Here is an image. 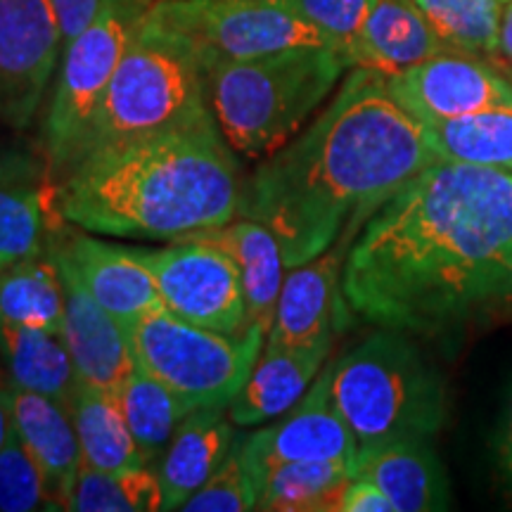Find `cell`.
Instances as JSON below:
<instances>
[{
    "instance_id": "obj_11",
    "label": "cell",
    "mask_w": 512,
    "mask_h": 512,
    "mask_svg": "<svg viewBox=\"0 0 512 512\" xmlns=\"http://www.w3.org/2000/svg\"><path fill=\"white\" fill-rule=\"evenodd\" d=\"M62 29L53 0H0V121L29 128L60 67Z\"/></svg>"
},
{
    "instance_id": "obj_3",
    "label": "cell",
    "mask_w": 512,
    "mask_h": 512,
    "mask_svg": "<svg viewBox=\"0 0 512 512\" xmlns=\"http://www.w3.org/2000/svg\"><path fill=\"white\" fill-rule=\"evenodd\" d=\"M242 185L235 150L209 112L91 150L62 174L55 204L86 233L176 242L233 221Z\"/></svg>"
},
{
    "instance_id": "obj_21",
    "label": "cell",
    "mask_w": 512,
    "mask_h": 512,
    "mask_svg": "<svg viewBox=\"0 0 512 512\" xmlns=\"http://www.w3.org/2000/svg\"><path fill=\"white\" fill-rule=\"evenodd\" d=\"M446 50L413 0H375L349 50V62L392 76Z\"/></svg>"
},
{
    "instance_id": "obj_28",
    "label": "cell",
    "mask_w": 512,
    "mask_h": 512,
    "mask_svg": "<svg viewBox=\"0 0 512 512\" xmlns=\"http://www.w3.org/2000/svg\"><path fill=\"white\" fill-rule=\"evenodd\" d=\"M356 470L342 463H285L268 472L256 510L337 512Z\"/></svg>"
},
{
    "instance_id": "obj_30",
    "label": "cell",
    "mask_w": 512,
    "mask_h": 512,
    "mask_svg": "<svg viewBox=\"0 0 512 512\" xmlns=\"http://www.w3.org/2000/svg\"><path fill=\"white\" fill-rule=\"evenodd\" d=\"M74 512H159L164 494L159 475L147 465L121 472L81 467L69 508Z\"/></svg>"
},
{
    "instance_id": "obj_13",
    "label": "cell",
    "mask_w": 512,
    "mask_h": 512,
    "mask_svg": "<svg viewBox=\"0 0 512 512\" xmlns=\"http://www.w3.org/2000/svg\"><path fill=\"white\" fill-rule=\"evenodd\" d=\"M387 88L422 126L486 110H512V83L479 57L453 50L387 76Z\"/></svg>"
},
{
    "instance_id": "obj_2",
    "label": "cell",
    "mask_w": 512,
    "mask_h": 512,
    "mask_svg": "<svg viewBox=\"0 0 512 512\" xmlns=\"http://www.w3.org/2000/svg\"><path fill=\"white\" fill-rule=\"evenodd\" d=\"M434 162L425 126L392 98L387 76L354 67L306 131L259 159L242 185L240 216L273 230L290 271L339 240L354 242Z\"/></svg>"
},
{
    "instance_id": "obj_5",
    "label": "cell",
    "mask_w": 512,
    "mask_h": 512,
    "mask_svg": "<svg viewBox=\"0 0 512 512\" xmlns=\"http://www.w3.org/2000/svg\"><path fill=\"white\" fill-rule=\"evenodd\" d=\"M209 112L202 60L183 36L145 12L67 171L102 145L164 131Z\"/></svg>"
},
{
    "instance_id": "obj_9",
    "label": "cell",
    "mask_w": 512,
    "mask_h": 512,
    "mask_svg": "<svg viewBox=\"0 0 512 512\" xmlns=\"http://www.w3.org/2000/svg\"><path fill=\"white\" fill-rule=\"evenodd\" d=\"M147 12L183 36L204 69L287 48H335L328 36L273 0H157Z\"/></svg>"
},
{
    "instance_id": "obj_32",
    "label": "cell",
    "mask_w": 512,
    "mask_h": 512,
    "mask_svg": "<svg viewBox=\"0 0 512 512\" xmlns=\"http://www.w3.org/2000/svg\"><path fill=\"white\" fill-rule=\"evenodd\" d=\"M60 510L41 465L17 432L0 448V512Z\"/></svg>"
},
{
    "instance_id": "obj_24",
    "label": "cell",
    "mask_w": 512,
    "mask_h": 512,
    "mask_svg": "<svg viewBox=\"0 0 512 512\" xmlns=\"http://www.w3.org/2000/svg\"><path fill=\"white\" fill-rule=\"evenodd\" d=\"M72 415L79 434L83 467L100 472H121L145 465L143 453L128 430L117 392L76 384Z\"/></svg>"
},
{
    "instance_id": "obj_36",
    "label": "cell",
    "mask_w": 512,
    "mask_h": 512,
    "mask_svg": "<svg viewBox=\"0 0 512 512\" xmlns=\"http://www.w3.org/2000/svg\"><path fill=\"white\" fill-rule=\"evenodd\" d=\"M337 512H396L394 503L370 479L354 475L339 498Z\"/></svg>"
},
{
    "instance_id": "obj_22",
    "label": "cell",
    "mask_w": 512,
    "mask_h": 512,
    "mask_svg": "<svg viewBox=\"0 0 512 512\" xmlns=\"http://www.w3.org/2000/svg\"><path fill=\"white\" fill-rule=\"evenodd\" d=\"M356 475L387 494L396 512H432L448 508L446 479L427 439H399L361 446Z\"/></svg>"
},
{
    "instance_id": "obj_25",
    "label": "cell",
    "mask_w": 512,
    "mask_h": 512,
    "mask_svg": "<svg viewBox=\"0 0 512 512\" xmlns=\"http://www.w3.org/2000/svg\"><path fill=\"white\" fill-rule=\"evenodd\" d=\"M62 320L64 285L53 252L0 271V323L60 332Z\"/></svg>"
},
{
    "instance_id": "obj_38",
    "label": "cell",
    "mask_w": 512,
    "mask_h": 512,
    "mask_svg": "<svg viewBox=\"0 0 512 512\" xmlns=\"http://www.w3.org/2000/svg\"><path fill=\"white\" fill-rule=\"evenodd\" d=\"M498 57L512 67V0H505L503 17H501V31H498Z\"/></svg>"
},
{
    "instance_id": "obj_23",
    "label": "cell",
    "mask_w": 512,
    "mask_h": 512,
    "mask_svg": "<svg viewBox=\"0 0 512 512\" xmlns=\"http://www.w3.org/2000/svg\"><path fill=\"white\" fill-rule=\"evenodd\" d=\"M0 356L12 387L72 403L79 377L62 332L0 323Z\"/></svg>"
},
{
    "instance_id": "obj_17",
    "label": "cell",
    "mask_w": 512,
    "mask_h": 512,
    "mask_svg": "<svg viewBox=\"0 0 512 512\" xmlns=\"http://www.w3.org/2000/svg\"><path fill=\"white\" fill-rule=\"evenodd\" d=\"M10 396L15 432L41 465L55 503L67 510L83 467L72 403L17 387Z\"/></svg>"
},
{
    "instance_id": "obj_29",
    "label": "cell",
    "mask_w": 512,
    "mask_h": 512,
    "mask_svg": "<svg viewBox=\"0 0 512 512\" xmlns=\"http://www.w3.org/2000/svg\"><path fill=\"white\" fill-rule=\"evenodd\" d=\"M430 27L453 53L498 55L505 0H413Z\"/></svg>"
},
{
    "instance_id": "obj_35",
    "label": "cell",
    "mask_w": 512,
    "mask_h": 512,
    "mask_svg": "<svg viewBox=\"0 0 512 512\" xmlns=\"http://www.w3.org/2000/svg\"><path fill=\"white\" fill-rule=\"evenodd\" d=\"M110 0H53V8L62 29L64 46L86 31Z\"/></svg>"
},
{
    "instance_id": "obj_7",
    "label": "cell",
    "mask_w": 512,
    "mask_h": 512,
    "mask_svg": "<svg viewBox=\"0 0 512 512\" xmlns=\"http://www.w3.org/2000/svg\"><path fill=\"white\" fill-rule=\"evenodd\" d=\"M136 366L195 408L228 406L252 375L266 332L226 335L192 325L164 309L126 325Z\"/></svg>"
},
{
    "instance_id": "obj_15",
    "label": "cell",
    "mask_w": 512,
    "mask_h": 512,
    "mask_svg": "<svg viewBox=\"0 0 512 512\" xmlns=\"http://www.w3.org/2000/svg\"><path fill=\"white\" fill-rule=\"evenodd\" d=\"M53 252L72 268L95 302L121 320L124 328L164 306L152 271L136 249L72 233L55 245Z\"/></svg>"
},
{
    "instance_id": "obj_39",
    "label": "cell",
    "mask_w": 512,
    "mask_h": 512,
    "mask_svg": "<svg viewBox=\"0 0 512 512\" xmlns=\"http://www.w3.org/2000/svg\"><path fill=\"white\" fill-rule=\"evenodd\" d=\"M12 432H15V422H12V396L8 389L0 387V448L5 446V441L10 439Z\"/></svg>"
},
{
    "instance_id": "obj_14",
    "label": "cell",
    "mask_w": 512,
    "mask_h": 512,
    "mask_svg": "<svg viewBox=\"0 0 512 512\" xmlns=\"http://www.w3.org/2000/svg\"><path fill=\"white\" fill-rule=\"evenodd\" d=\"M55 259L60 264L64 285V320L60 332L72 354L76 377L88 387L117 392L128 375L138 368L124 323L95 302L60 256L55 254Z\"/></svg>"
},
{
    "instance_id": "obj_12",
    "label": "cell",
    "mask_w": 512,
    "mask_h": 512,
    "mask_svg": "<svg viewBox=\"0 0 512 512\" xmlns=\"http://www.w3.org/2000/svg\"><path fill=\"white\" fill-rule=\"evenodd\" d=\"M358 439L330 396L328 368L278 425L242 439L249 477L261 496L268 472L285 463H342L356 470Z\"/></svg>"
},
{
    "instance_id": "obj_40",
    "label": "cell",
    "mask_w": 512,
    "mask_h": 512,
    "mask_svg": "<svg viewBox=\"0 0 512 512\" xmlns=\"http://www.w3.org/2000/svg\"><path fill=\"white\" fill-rule=\"evenodd\" d=\"M501 458H503V467H505V470H508V475L512 477V403H510L508 422H505L503 444H501Z\"/></svg>"
},
{
    "instance_id": "obj_37",
    "label": "cell",
    "mask_w": 512,
    "mask_h": 512,
    "mask_svg": "<svg viewBox=\"0 0 512 512\" xmlns=\"http://www.w3.org/2000/svg\"><path fill=\"white\" fill-rule=\"evenodd\" d=\"M36 176V164L19 157H3L0 155V183L10 181H31Z\"/></svg>"
},
{
    "instance_id": "obj_34",
    "label": "cell",
    "mask_w": 512,
    "mask_h": 512,
    "mask_svg": "<svg viewBox=\"0 0 512 512\" xmlns=\"http://www.w3.org/2000/svg\"><path fill=\"white\" fill-rule=\"evenodd\" d=\"M273 3L283 5L320 34L328 36L332 46L349 60V50L361 34L375 0H273Z\"/></svg>"
},
{
    "instance_id": "obj_1",
    "label": "cell",
    "mask_w": 512,
    "mask_h": 512,
    "mask_svg": "<svg viewBox=\"0 0 512 512\" xmlns=\"http://www.w3.org/2000/svg\"><path fill=\"white\" fill-rule=\"evenodd\" d=\"M347 309L366 323L434 337L512 302V171L439 159L351 242Z\"/></svg>"
},
{
    "instance_id": "obj_20",
    "label": "cell",
    "mask_w": 512,
    "mask_h": 512,
    "mask_svg": "<svg viewBox=\"0 0 512 512\" xmlns=\"http://www.w3.org/2000/svg\"><path fill=\"white\" fill-rule=\"evenodd\" d=\"M190 238L223 249L235 261V266L240 268L242 285H245L247 328H261L268 335L287 275L283 247L273 230L264 223L240 216Z\"/></svg>"
},
{
    "instance_id": "obj_18",
    "label": "cell",
    "mask_w": 512,
    "mask_h": 512,
    "mask_svg": "<svg viewBox=\"0 0 512 512\" xmlns=\"http://www.w3.org/2000/svg\"><path fill=\"white\" fill-rule=\"evenodd\" d=\"M332 339L299 349L261 351L259 361L228 403V418L235 427H254L290 413L311 389L330 354Z\"/></svg>"
},
{
    "instance_id": "obj_31",
    "label": "cell",
    "mask_w": 512,
    "mask_h": 512,
    "mask_svg": "<svg viewBox=\"0 0 512 512\" xmlns=\"http://www.w3.org/2000/svg\"><path fill=\"white\" fill-rule=\"evenodd\" d=\"M46 200L31 181L0 183V271L43 252Z\"/></svg>"
},
{
    "instance_id": "obj_19",
    "label": "cell",
    "mask_w": 512,
    "mask_h": 512,
    "mask_svg": "<svg viewBox=\"0 0 512 512\" xmlns=\"http://www.w3.org/2000/svg\"><path fill=\"white\" fill-rule=\"evenodd\" d=\"M238 432L228 406H204L185 415L159 465L164 510H181L214 470L226 460Z\"/></svg>"
},
{
    "instance_id": "obj_10",
    "label": "cell",
    "mask_w": 512,
    "mask_h": 512,
    "mask_svg": "<svg viewBox=\"0 0 512 512\" xmlns=\"http://www.w3.org/2000/svg\"><path fill=\"white\" fill-rule=\"evenodd\" d=\"M152 271L164 309L192 325L245 335L247 299L240 268L204 240H176L164 249H136Z\"/></svg>"
},
{
    "instance_id": "obj_16",
    "label": "cell",
    "mask_w": 512,
    "mask_h": 512,
    "mask_svg": "<svg viewBox=\"0 0 512 512\" xmlns=\"http://www.w3.org/2000/svg\"><path fill=\"white\" fill-rule=\"evenodd\" d=\"M349 247L351 242L339 240L316 259L290 268L275 304L264 351L311 347L332 339L337 290L342 285V266Z\"/></svg>"
},
{
    "instance_id": "obj_33",
    "label": "cell",
    "mask_w": 512,
    "mask_h": 512,
    "mask_svg": "<svg viewBox=\"0 0 512 512\" xmlns=\"http://www.w3.org/2000/svg\"><path fill=\"white\" fill-rule=\"evenodd\" d=\"M259 494L249 477L245 456H242V439H235L233 448L214 475L188 498L181 510L185 512H249L256 510Z\"/></svg>"
},
{
    "instance_id": "obj_6",
    "label": "cell",
    "mask_w": 512,
    "mask_h": 512,
    "mask_svg": "<svg viewBox=\"0 0 512 512\" xmlns=\"http://www.w3.org/2000/svg\"><path fill=\"white\" fill-rule=\"evenodd\" d=\"M328 382L358 446L430 439L444 422V382L406 332H375L328 366Z\"/></svg>"
},
{
    "instance_id": "obj_27",
    "label": "cell",
    "mask_w": 512,
    "mask_h": 512,
    "mask_svg": "<svg viewBox=\"0 0 512 512\" xmlns=\"http://www.w3.org/2000/svg\"><path fill=\"white\" fill-rule=\"evenodd\" d=\"M439 159L512 171V110H486L425 126Z\"/></svg>"
},
{
    "instance_id": "obj_26",
    "label": "cell",
    "mask_w": 512,
    "mask_h": 512,
    "mask_svg": "<svg viewBox=\"0 0 512 512\" xmlns=\"http://www.w3.org/2000/svg\"><path fill=\"white\" fill-rule=\"evenodd\" d=\"M128 430L143 453L145 465L157 460L174 439L178 425L192 408L155 377L136 368L117 389Z\"/></svg>"
},
{
    "instance_id": "obj_41",
    "label": "cell",
    "mask_w": 512,
    "mask_h": 512,
    "mask_svg": "<svg viewBox=\"0 0 512 512\" xmlns=\"http://www.w3.org/2000/svg\"><path fill=\"white\" fill-rule=\"evenodd\" d=\"M136 3H145V5H152V0H136Z\"/></svg>"
},
{
    "instance_id": "obj_8",
    "label": "cell",
    "mask_w": 512,
    "mask_h": 512,
    "mask_svg": "<svg viewBox=\"0 0 512 512\" xmlns=\"http://www.w3.org/2000/svg\"><path fill=\"white\" fill-rule=\"evenodd\" d=\"M150 5L110 0L86 31L62 50L60 72L41 126V147L48 164L64 174L76 147L86 136L128 38Z\"/></svg>"
},
{
    "instance_id": "obj_4",
    "label": "cell",
    "mask_w": 512,
    "mask_h": 512,
    "mask_svg": "<svg viewBox=\"0 0 512 512\" xmlns=\"http://www.w3.org/2000/svg\"><path fill=\"white\" fill-rule=\"evenodd\" d=\"M351 67L335 48L304 46L207 69L209 107L235 152L264 159L290 143Z\"/></svg>"
}]
</instances>
